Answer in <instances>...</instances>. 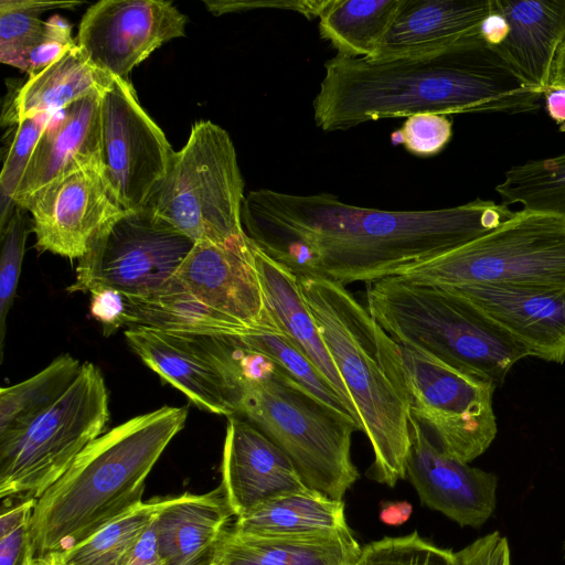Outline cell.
Listing matches in <instances>:
<instances>
[{"label":"cell","instance_id":"obj_1","mask_svg":"<svg viewBox=\"0 0 565 565\" xmlns=\"http://www.w3.org/2000/svg\"><path fill=\"white\" fill-rule=\"evenodd\" d=\"M514 214L503 203L480 199L439 210L385 211L329 193L259 189L245 195L241 220L245 235L275 260L345 286L395 276L490 233Z\"/></svg>","mask_w":565,"mask_h":565},{"label":"cell","instance_id":"obj_2","mask_svg":"<svg viewBox=\"0 0 565 565\" xmlns=\"http://www.w3.org/2000/svg\"><path fill=\"white\" fill-rule=\"evenodd\" d=\"M313 116L324 131L417 114L535 110L544 94L524 83L480 34L433 54L370 61L337 54L324 64Z\"/></svg>","mask_w":565,"mask_h":565},{"label":"cell","instance_id":"obj_3","mask_svg":"<svg viewBox=\"0 0 565 565\" xmlns=\"http://www.w3.org/2000/svg\"><path fill=\"white\" fill-rule=\"evenodd\" d=\"M186 417V408L166 405L93 440L35 500L34 558L84 542L142 503L147 477Z\"/></svg>","mask_w":565,"mask_h":565},{"label":"cell","instance_id":"obj_4","mask_svg":"<svg viewBox=\"0 0 565 565\" xmlns=\"http://www.w3.org/2000/svg\"><path fill=\"white\" fill-rule=\"evenodd\" d=\"M306 305L367 437L372 480L393 488L406 478L411 409L397 343L344 285L297 274Z\"/></svg>","mask_w":565,"mask_h":565},{"label":"cell","instance_id":"obj_5","mask_svg":"<svg viewBox=\"0 0 565 565\" xmlns=\"http://www.w3.org/2000/svg\"><path fill=\"white\" fill-rule=\"evenodd\" d=\"M236 415L288 456L309 489L341 501L359 479L351 458L359 423L320 402L260 353L244 360Z\"/></svg>","mask_w":565,"mask_h":565},{"label":"cell","instance_id":"obj_6","mask_svg":"<svg viewBox=\"0 0 565 565\" xmlns=\"http://www.w3.org/2000/svg\"><path fill=\"white\" fill-rule=\"evenodd\" d=\"M366 308L397 343L473 376L503 384L527 351L468 301L447 289L387 277L366 287Z\"/></svg>","mask_w":565,"mask_h":565},{"label":"cell","instance_id":"obj_7","mask_svg":"<svg viewBox=\"0 0 565 565\" xmlns=\"http://www.w3.org/2000/svg\"><path fill=\"white\" fill-rule=\"evenodd\" d=\"M392 277L439 288H565V218L522 209L490 233Z\"/></svg>","mask_w":565,"mask_h":565},{"label":"cell","instance_id":"obj_8","mask_svg":"<svg viewBox=\"0 0 565 565\" xmlns=\"http://www.w3.org/2000/svg\"><path fill=\"white\" fill-rule=\"evenodd\" d=\"M244 199V180L230 135L210 120H200L174 152L147 206L194 243L224 245L245 236Z\"/></svg>","mask_w":565,"mask_h":565},{"label":"cell","instance_id":"obj_9","mask_svg":"<svg viewBox=\"0 0 565 565\" xmlns=\"http://www.w3.org/2000/svg\"><path fill=\"white\" fill-rule=\"evenodd\" d=\"M109 419L108 392L95 364L84 362L72 386L22 434L0 446V498H38L71 467Z\"/></svg>","mask_w":565,"mask_h":565},{"label":"cell","instance_id":"obj_10","mask_svg":"<svg viewBox=\"0 0 565 565\" xmlns=\"http://www.w3.org/2000/svg\"><path fill=\"white\" fill-rule=\"evenodd\" d=\"M194 242L146 206L122 210L95 234L68 292L114 289L146 297L172 279Z\"/></svg>","mask_w":565,"mask_h":565},{"label":"cell","instance_id":"obj_11","mask_svg":"<svg viewBox=\"0 0 565 565\" xmlns=\"http://www.w3.org/2000/svg\"><path fill=\"white\" fill-rule=\"evenodd\" d=\"M397 349L412 417L446 455L466 463L481 456L498 431L497 386L414 347L397 343Z\"/></svg>","mask_w":565,"mask_h":565},{"label":"cell","instance_id":"obj_12","mask_svg":"<svg viewBox=\"0 0 565 565\" xmlns=\"http://www.w3.org/2000/svg\"><path fill=\"white\" fill-rule=\"evenodd\" d=\"M125 337L147 366L198 407L236 415L245 352L238 337L179 334L146 327H131Z\"/></svg>","mask_w":565,"mask_h":565},{"label":"cell","instance_id":"obj_13","mask_svg":"<svg viewBox=\"0 0 565 565\" xmlns=\"http://www.w3.org/2000/svg\"><path fill=\"white\" fill-rule=\"evenodd\" d=\"M130 82L114 77L100 95L102 170L122 210L146 207L174 156Z\"/></svg>","mask_w":565,"mask_h":565},{"label":"cell","instance_id":"obj_14","mask_svg":"<svg viewBox=\"0 0 565 565\" xmlns=\"http://www.w3.org/2000/svg\"><path fill=\"white\" fill-rule=\"evenodd\" d=\"M186 21L170 1L102 0L83 14L76 44L95 66L130 82L153 51L185 35Z\"/></svg>","mask_w":565,"mask_h":565},{"label":"cell","instance_id":"obj_15","mask_svg":"<svg viewBox=\"0 0 565 565\" xmlns=\"http://www.w3.org/2000/svg\"><path fill=\"white\" fill-rule=\"evenodd\" d=\"M31 214L36 248L83 257L95 234L122 211L102 169L67 174L34 193L21 207Z\"/></svg>","mask_w":565,"mask_h":565},{"label":"cell","instance_id":"obj_16","mask_svg":"<svg viewBox=\"0 0 565 565\" xmlns=\"http://www.w3.org/2000/svg\"><path fill=\"white\" fill-rule=\"evenodd\" d=\"M200 301L256 333H281L256 273L250 241L194 243L174 275Z\"/></svg>","mask_w":565,"mask_h":565},{"label":"cell","instance_id":"obj_17","mask_svg":"<svg viewBox=\"0 0 565 565\" xmlns=\"http://www.w3.org/2000/svg\"><path fill=\"white\" fill-rule=\"evenodd\" d=\"M406 477L423 505L460 526L479 527L495 510V475L446 455L413 417Z\"/></svg>","mask_w":565,"mask_h":565},{"label":"cell","instance_id":"obj_18","mask_svg":"<svg viewBox=\"0 0 565 565\" xmlns=\"http://www.w3.org/2000/svg\"><path fill=\"white\" fill-rule=\"evenodd\" d=\"M444 289L476 307L529 356L565 362V288L481 285Z\"/></svg>","mask_w":565,"mask_h":565},{"label":"cell","instance_id":"obj_19","mask_svg":"<svg viewBox=\"0 0 565 565\" xmlns=\"http://www.w3.org/2000/svg\"><path fill=\"white\" fill-rule=\"evenodd\" d=\"M221 472L220 486L235 519L270 500L309 489L288 456L237 415L227 420Z\"/></svg>","mask_w":565,"mask_h":565},{"label":"cell","instance_id":"obj_20","mask_svg":"<svg viewBox=\"0 0 565 565\" xmlns=\"http://www.w3.org/2000/svg\"><path fill=\"white\" fill-rule=\"evenodd\" d=\"M102 93L94 92L52 115L17 189L13 201L18 207L67 174L102 169Z\"/></svg>","mask_w":565,"mask_h":565},{"label":"cell","instance_id":"obj_21","mask_svg":"<svg viewBox=\"0 0 565 565\" xmlns=\"http://www.w3.org/2000/svg\"><path fill=\"white\" fill-rule=\"evenodd\" d=\"M493 0H403L370 61L415 57L444 51L480 34Z\"/></svg>","mask_w":565,"mask_h":565},{"label":"cell","instance_id":"obj_22","mask_svg":"<svg viewBox=\"0 0 565 565\" xmlns=\"http://www.w3.org/2000/svg\"><path fill=\"white\" fill-rule=\"evenodd\" d=\"M494 7L510 31L492 49L524 83L547 93L565 44V0H494Z\"/></svg>","mask_w":565,"mask_h":565},{"label":"cell","instance_id":"obj_23","mask_svg":"<svg viewBox=\"0 0 565 565\" xmlns=\"http://www.w3.org/2000/svg\"><path fill=\"white\" fill-rule=\"evenodd\" d=\"M234 518L223 489L168 498L153 520L159 553L166 565H211Z\"/></svg>","mask_w":565,"mask_h":565},{"label":"cell","instance_id":"obj_24","mask_svg":"<svg viewBox=\"0 0 565 565\" xmlns=\"http://www.w3.org/2000/svg\"><path fill=\"white\" fill-rule=\"evenodd\" d=\"M250 250L265 300L280 328L329 381L359 423L350 395L306 305L297 274L252 241Z\"/></svg>","mask_w":565,"mask_h":565},{"label":"cell","instance_id":"obj_25","mask_svg":"<svg viewBox=\"0 0 565 565\" xmlns=\"http://www.w3.org/2000/svg\"><path fill=\"white\" fill-rule=\"evenodd\" d=\"M362 547L350 527L316 535L257 536L226 531L211 565H356Z\"/></svg>","mask_w":565,"mask_h":565},{"label":"cell","instance_id":"obj_26","mask_svg":"<svg viewBox=\"0 0 565 565\" xmlns=\"http://www.w3.org/2000/svg\"><path fill=\"white\" fill-rule=\"evenodd\" d=\"M113 79L114 76L95 66L76 45L30 75L3 114L2 125H17L38 114L53 115L94 92H104Z\"/></svg>","mask_w":565,"mask_h":565},{"label":"cell","instance_id":"obj_27","mask_svg":"<svg viewBox=\"0 0 565 565\" xmlns=\"http://www.w3.org/2000/svg\"><path fill=\"white\" fill-rule=\"evenodd\" d=\"M125 326L146 327L179 334H253L238 321L200 301L175 276L149 296L126 297Z\"/></svg>","mask_w":565,"mask_h":565},{"label":"cell","instance_id":"obj_28","mask_svg":"<svg viewBox=\"0 0 565 565\" xmlns=\"http://www.w3.org/2000/svg\"><path fill=\"white\" fill-rule=\"evenodd\" d=\"M347 527L343 501L311 489L270 500L232 523L235 532L257 536L316 535Z\"/></svg>","mask_w":565,"mask_h":565},{"label":"cell","instance_id":"obj_29","mask_svg":"<svg viewBox=\"0 0 565 565\" xmlns=\"http://www.w3.org/2000/svg\"><path fill=\"white\" fill-rule=\"evenodd\" d=\"M403 0H328L319 14L320 35L338 54L371 58Z\"/></svg>","mask_w":565,"mask_h":565},{"label":"cell","instance_id":"obj_30","mask_svg":"<svg viewBox=\"0 0 565 565\" xmlns=\"http://www.w3.org/2000/svg\"><path fill=\"white\" fill-rule=\"evenodd\" d=\"M82 364L68 353L32 377L0 390V446L22 434L53 406L77 379Z\"/></svg>","mask_w":565,"mask_h":565},{"label":"cell","instance_id":"obj_31","mask_svg":"<svg viewBox=\"0 0 565 565\" xmlns=\"http://www.w3.org/2000/svg\"><path fill=\"white\" fill-rule=\"evenodd\" d=\"M168 498L142 502L84 542L49 554L54 565H128L131 555Z\"/></svg>","mask_w":565,"mask_h":565},{"label":"cell","instance_id":"obj_32","mask_svg":"<svg viewBox=\"0 0 565 565\" xmlns=\"http://www.w3.org/2000/svg\"><path fill=\"white\" fill-rule=\"evenodd\" d=\"M495 191L505 205L565 218V153L511 167Z\"/></svg>","mask_w":565,"mask_h":565},{"label":"cell","instance_id":"obj_33","mask_svg":"<svg viewBox=\"0 0 565 565\" xmlns=\"http://www.w3.org/2000/svg\"><path fill=\"white\" fill-rule=\"evenodd\" d=\"M238 338L246 349L271 360L287 376L320 402L351 416L342 398L329 381L288 335L256 333Z\"/></svg>","mask_w":565,"mask_h":565},{"label":"cell","instance_id":"obj_34","mask_svg":"<svg viewBox=\"0 0 565 565\" xmlns=\"http://www.w3.org/2000/svg\"><path fill=\"white\" fill-rule=\"evenodd\" d=\"M51 117V114H38L17 124L0 174V232L17 207L13 201L17 189Z\"/></svg>","mask_w":565,"mask_h":565},{"label":"cell","instance_id":"obj_35","mask_svg":"<svg viewBox=\"0 0 565 565\" xmlns=\"http://www.w3.org/2000/svg\"><path fill=\"white\" fill-rule=\"evenodd\" d=\"M356 565H456L455 553L422 537L418 532L383 537L362 547Z\"/></svg>","mask_w":565,"mask_h":565},{"label":"cell","instance_id":"obj_36","mask_svg":"<svg viewBox=\"0 0 565 565\" xmlns=\"http://www.w3.org/2000/svg\"><path fill=\"white\" fill-rule=\"evenodd\" d=\"M24 211L17 206L0 232V360L3 356L6 320L15 297L29 232Z\"/></svg>","mask_w":565,"mask_h":565},{"label":"cell","instance_id":"obj_37","mask_svg":"<svg viewBox=\"0 0 565 565\" xmlns=\"http://www.w3.org/2000/svg\"><path fill=\"white\" fill-rule=\"evenodd\" d=\"M30 0L0 1V62L12 64L24 54L42 34L45 21Z\"/></svg>","mask_w":565,"mask_h":565},{"label":"cell","instance_id":"obj_38","mask_svg":"<svg viewBox=\"0 0 565 565\" xmlns=\"http://www.w3.org/2000/svg\"><path fill=\"white\" fill-rule=\"evenodd\" d=\"M36 498L3 504L0 518V565H32L30 520Z\"/></svg>","mask_w":565,"mask_h":565},{"label":"cell","instance_id":"obj_39","mask_svg":"<svg viewBox=\"0 0 565 565\" xmlns=\"http://www.w3.org/2000/svg\"><path fill=\"white\" fill-rule=\"evenodd\" d=\"M451 127V120L445 115L417 114L407 117L391 138L394 143H403L406 150L414 154L433 156L449 142Z\"/></svg>","mask_w":565,"mask_h":565},{"label":"cell","instance_id":"obj_40","mask_svg":"<svg viewBox=\"0 0 565 565\" xmlns=\"http://www.w3.org/2000/svg\"><path fill=\"white\" fill-rule=\"evenodd\" d=\"M76 45V40L72 36V24L60 14H54L45 21L39 39L12 66L32 75L57 61Z\"/></svg>","mask_w":565,"mask_h":565},{"label":"cell","instance_id":"obj_41","mask_svg":"<svg viewBox=\"0 0 565 565\" xmlns=\"http://www.w3.org/2000/svg\"><path fill=\"white\" fill-rule=\"evenodd\" d=\"M455 557L456 565H511L508 541L499 532L477 539Z\"/></svg>","mask_w":565,"mask_h":565},{"label":"cell","instance_id":"obj_42","mask_svg":"<svg viewBox=\"0 0 565 565\" xmlns=\"http://www.w3.org/2000/svg\"><path fill=\"white\" fill-rule=\"evenodd\" d=\"M90 295V313L102 324L105 335L125 326V295L108 288L92 290Z\"/></svg>","mask_w":565,"mask_h":565},{"label":"cell","instance_id":"obj_43","mask_svg":"<svg viewBox=\"0 0 565 565\" xmlns=\"http://www.w3.org/2000/svg\"><path fill=\"white\" fill-rule=\"evenodd\" d=\"M128 565H166L159 553L153 521L137 544Z\"/></svg>","mask_w":565,"mask_h":565},{"label":"cell","instance_id":"obj_44","mask_svg":"<svg viewBox=\"0 0 565 565\" xmlns=\"http://www.w3.org/2000/svg\"><path fill=\"white\" fill-rule=\"evenodd\" d=\"M510 31L503 15L497 11L493 0V11L484 19L480 28V36L490 47L500 45Z\"/></svg>","mask_w":565,"mask_h":565},{"label":"cell","instance_id":"obj_45","mask_svg":"<svg viewBox=\"0 0 565 565\" xmlns=\"http://www.w3.org/2000/svg\"><path fill=\"white\" fill-rule=\"evenodd\" d=\"M413 513V505L406 501H382L379 518L382 523L399 526L406 523Z\"/></svg>","mask_w":565,"mask_h":565},{"label":"cell","instance_id":"obj_46","mask_svg":"<svg viewBox=\"0 0 565 565\" xmlns=\"http://www.w3.org/2000/svg\"><path fill=\"white\" fill-rule=\"evenodd\" d=\"M544 97L547 114L557 124L559 130L565 132V89H551L544 94Z\"/></svg>","mask_w":565,"mask_h":565},{"label":"cell","instance_id":"obj_47","mask_svg":"<svg viewBox=\"0 0 565 565\" xmlns=\"http://www.w3.org/2000/svg\"><path fill=\"white\" fill-rule=\"evenodd\" d=\"M565 89V44L556 61L551 89Z\"/></svg>","mask_w":565,"mask_h":565},{"label":"cell","instance_id":"obj_48","mask_svg":"<svg viewBox=\"0 0 565 565\" xmlns=\"http://www.w3.org/2000/svg\"><path fill=\"white\" fill-rule=\"evenodd\" d=\"M32 565H54L50 555L34 558Z\"/></svg>","mask_w":565,"mask_h":565},{"label":"cell","instance_id":"obj_49","mask_svg":"<svg viewBox=\"0 0 565 565\" xmlns=\"http://www.w3.org/2000/svg\"><path fill=\"white\" fill-rule=\"evenodd\" d=\"M53 562V561H52Z\"/></svg>","mask_w":565,"mask_h":565}]
</instances>
